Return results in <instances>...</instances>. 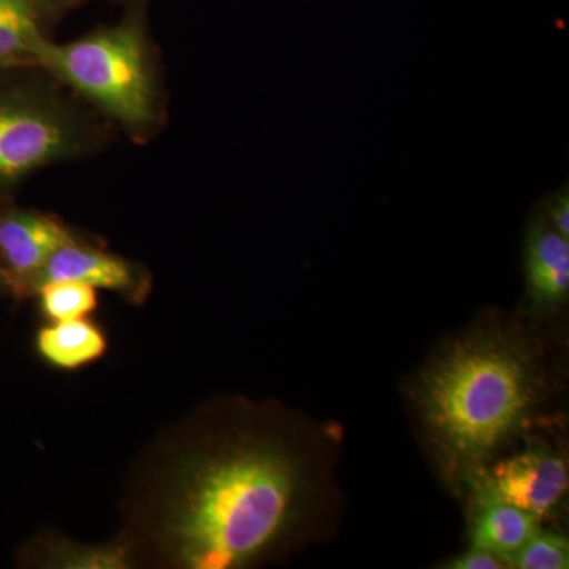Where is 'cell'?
I'll return each mask as SVG.
<instances>
[{"instance_id": "1", "label": "cell", "mask_w": 569, "mask_h": 569, "mask_svg": "<svg viewBox=\"0 0 569 569\" xmlns=\"http://www.w3.org/2000/svg\"><path fill=\"white\" fill-rule=\"evenodd\" d=\"M179 462L157 512V538L176 567L253 563L305 511V463L277 438L238 433L200 445Z\"/></svg>"}, {"instance_id": "2", "label": "cell", "mask_w": 569, "mask_h": 569, "mask_svg": "<svg viewBox=\"0 0 569 569\" xmlns=\"http://www.w3.org/2000/svg\"><path fill=\"white\" fill-rule=\"evenodd\" d=\"M537 399L533 356L511 336L467 337L430 365L419 407L452 486L467 488L526 429Z\"/></svg>"}, {"instance_id": "3", "label": "cell", "mask_w": 569, "mask_h": 569, "mask_svg": "<svg viewBox=\"0 0 569 569\" xmlns=\"http://www.w3.org/2000/svg\"><path fill=\"white\" fill-rule=\"evenodd\" d=\"M37 67L130 132H148L159 118L151 52L138 20L129 18L70 43L44 39L37 50Z\"/></svg>"}, {"instance_id": "4", "label": "cell", "mask_w": 569, "mask_h": 569, "mask_svg": "<svg viewBox=\"0 0 569 569\" xmlns=\"http://www.w3.org/2000/svg\"><path fill=\"white\" fill-rule=\"evenodd\" d=\"M84 142L77 116L52 93L0 89V189L77 156Z\"/></svg>"}, {"instance_id": "5", "label": "cell", "mask_w": 569, "mask_h": 569, "mask_svg": "<svg viewBox=\"0 0 569 569\" xmlns=\"http://www.w3.org/2000/svg\"><path fill=\"white\" fill-rule=\"evenodd\" d=\"M467 489L473 498L505 501L541 519L556 509L568 490L567 462L549 448L531 445L486 467Z\"/></svg>"}, {"instance_id": "6", "label": "cell", "mask_w": 569, "mask_h": 569, "mask_svg": "<svg viewBox=\"0 0 569 569\" xmlns=\"http://www.w3.org/2000/svg\"><path fill=\"white\" fill-rule=\"evenodd\" d=\"M74 241L69 228L47 213L13 209L0 216V280L14 295L32 291L56 250Z\"/></svg>"}, {"instance_id": "7", "label": "cell", "mask_w": 569, "mask_h": 569, "mask_svg": "<svg viewBox=\"0 0 569 569\" xmlns=\"http://www.w3.org/2000/svg\"><path fill=\"white\" fill-rule=\"evenodd\" d=\"M527 295L535 312H552L569 296V239L542 216L537 204L523 241Z\"/></svg>"}, {"instance_id": "8", "label": "cell", "mask_w": 569, "mask_h": 569, "mask_svg": "<svg viewBox=\"0 0 569 569\" xmlns=\"http://www.w3.org/2000/svg\"><path fill=\"white\" fill-rule=\"evenodd\" d=\"M77 282L122 295H137L142 288L140 271L116 254L67 242L51 254L32 283V291L41 283Z\"/></svg>"}, {"instance_id": "9", "label": "cell", "mask_w": 569, "mask_h": 569, "mask_svg": "<svg viewBox=\"0 0 569 569\" xmlns=\"http://www.w3.org/2000/svg\"><path fill=\"white\" fill-rule=\"evenodd\" d=\"M539 529V518L505 501L473 498L471 546L501 557L508 563L527 539Z\"/></svg>"}, {"instance_id": "10", "label": "cell", "mask_w": 569, "mask_h": 569, "mask_svg": "<svg viewBox=\"0 0 569 569\" xmlns=\"http://www.w3.org/2000/svg\"><path fill=\"white\" fill-rule=\"evenodd\" d=\"M40 358L59 370L82 369L107 353V336L89 318L54 321L44 326L36 337Z\"/></svg>"}, {"instance_id": "11", "label": "cell", "mask_w": 569, "mask_h": 569, "mask_svg": "<svg viewBox=\"0 0 569 569\" xmlns=\"http://www.w3.org/2000/svg\"><path fill=\"white\" fill-rule=\"evenodd\" d=\"M40 0H0V71L37 67L41 32Z\"/></svg>"}, {"instance_id": "12", "label": "cell", "mask_w": 569, "mask_h": 569, "mask_svg": "<svg viewBox=\"0 0 569 569\" xmlns=\"http://www.w3.org/2000/svg\"><path fill=\"white\" fill-rule=\"evenodd\" d=\"M37 559L41 567L47 568H129L132 563L130 549L122 545L104 546V548H86L71 545L62 539H48L39 550Z\"/></svg>"}, {"instance_id": "13", "label": "cell", "mask_w": 569, "mask_h": 569, "mask_svg": "<svg viewBox=\"0 0 569 569\" xmlns=\"http://www.w3.org/2000/svg\"><path fill=\"white\" fill-rule=\"evenodd\" d=\"M33 293L39 298L41 313L50 323L88 318L99 306L96 288L84 283H41Z\"/></svg>"}, {"instance_id": "14", "label": "cell", "mask_w": 569, "mask_h": 569, "mask_svg": "<svg viewBox=\"0 0 569 569\" xmlns=\"http://www.w3.org/2000/svg\"><path fill=\"white\" fill-rule=\"evenodd\" d=\"M509 568L568 569V538L556 531L538 529L509 560Z\"/></svg>"}, {"instance_id": "15", "label": "cell", "mask_w": 569, "mask_h": 569, "mask_svg": "<svg viewBox=\"0 0 569 569\" xmlns=\"http://www.w3.org/2000/svg\"><path fill=\"white\" fill-rule=\"evenodd\" d=\"M541 209L542 216L546 220L561 236L569 239V186L568 182L561 183L556 192L549 193L548 197L542 198L541 203L538 204Z\"/></svg>"}, {"instance_id": "16", "label": "cell", "mask_w": 569, "mask_h": 569, "mask_svg": "<svg viewBox=\"0 0 569 569\" xmlns=\"http://www.w3.org/2000/svg\"><path fill=\"white\" fill-rule=\"evenodd\" d=\"M443 568L449 569H501L508 568L507 561L489 550L470 546V549L459 553L455 559L448 560Z\"/></svg>"}]
</instances>
